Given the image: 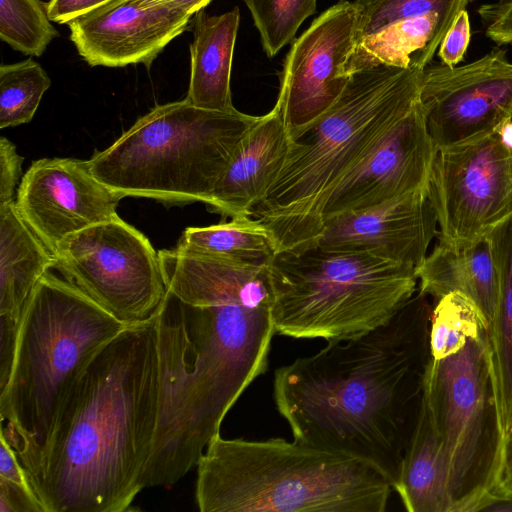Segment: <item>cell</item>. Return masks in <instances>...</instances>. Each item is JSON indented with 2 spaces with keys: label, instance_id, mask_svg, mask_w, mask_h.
<instances>
[{
  "label": "cell",
  "instance_id": "1",
  "mask_svg": "<svg viewBox=\"0 0 512 512\" xmlns=\"http://www.w3.org/2000/svg\"><path fill=\"white\" fill-rule=\"evenodd\" d=\"M431 313L418 291L385 324L279 367L273 396L293 438L366 462L393 487L422 408Z\"/></svg>",
  "mask_w": 512,
  "mask_h": 512
},
{
  "label": "cell",
  "instance_id": "2",
  "mask_svg": "<svg viewBox=\"0 0 512 512\" xmlns=\"http://www.w3.org/2000/svg\"><path fill=\"white\" fill-rule=\"evenodd\" d=\"M158 391L155 315L101 347L63 391L29 476L44 512L130 510L144 489Z\"/></svg>",
  "mask_w": 512,
  "mask_h": 512
},
{
  "label": "cell",
  "instance_id": "3",
  "mask_svg": "<svg viewBox=\"0 0 512 512\" xmlns=\"http://www.w3.org/2000/svg\"><path fill=\"white\" fill-rule=\"evenodd\" d=\"M156 319L158 415L144 489L172 486L197 466L228 411L266 372L276 333L271 301L257 292L190 305L167 291Z\"/></svg>",
  "mask_w": 512,
  "mask_h": 512
},
{
  "label": "cell",
  "instance_id": "4",
  "mask_svg": "<svg viewBox=\"0 0 512 512\" xmlns=\"http://www.w3.org/2000/svg\"><path fill=\"white\" fill-rule=\"evenodd\" d=\"M424 69L379 66L352 74L316 125L292 141L278 179L251 212L276 253L317 244L329 197L418 103Z\"/></svg>",
  "mask_w": 512,
  "mask_h": 512
},
{
  "label": "cell",
  "instance_id": "5",
  "mask_svg": "<svg viewBox=\"0 0 512 512\" xmlns=\"http://www.w3.org/2000/svg\"><path fill=\"white\" fill-rule=\"evenodd\" d=\"M196 468L201 512H384L393 490L374 466L297 439L218 433Z\"/></svg>",
  "mask_w": 512,
  "mask_h": 512
},
{
  "label": "cell",
  "instance_id": "6",
  "mask_svg": "<svg viewBox=\"0 0 512 512\" xmlns=\"http://www.w3.org/2000/svg\"><path fill=\"white\" fill-rule=\"evenodd\" d=\"M127 327L63 277L48 271L39 281L23 310L9 373L0 385V434L28 477L63 391L84 364Z\"/></svg>",
  "mask_w": 512,
  "mask_h": 512
},
{
  "label": "cell",
  "instance_id": "7",
  "mask_svg": "<svg viewBox=\"0 0 512 512\" xmlns=\"http://www.w3.org/2000/svg\"><path fill=\"white\" fill-rule=\"evenodd\" d=\"M260 117L236 108H200L185 98L157 105L88 163L93 175L122 198L207 204Z\"/></svg>",
  "mask_w": 512,
  "mask_h": 512
},
{
  "label": "cell",
  "instance_id": "8",
  "mask_svg": "<svg viewBox=\"0 0 512 512\" xmlns=\"http://www.w3.org/2000/svg\"><path fill=\"white\" fill-rule=\"evenodd\" d=\"M268 268L276 333L327 342L385 324L415 295L418 282L411 265L317 245L275 253Z\"/></svg>",
  "mask_w": 512,
  "mask_h": 512
},
{
  "label": "cell",
  "instance_id": "9",
  "mask_svg": "<svg viewBox=\"0 0 512 512\" xmlns=\"http://www.w3.org/2000/svg\"><path fill=\"white\" fill-rule=\"evenodd\" d=\"M424 399L445 454L451 512H470L499 486L506 437L486 324L454 352L430 357Z\"/></svg>",
  "mask_w": 512,
  "mask_h": 512
},
{
  "label": "cell",
  "instance_id": "10",
  "mask_svg": "<svg viewBox=\"0 0 512 512\" xmlns=\"http://www.w3.org/2000/svg\"><path fill=\"white\" fill-rule=\"evenodd\" d=\"M54 268L128 326L154 317L167 294L159 251L120 216L65 238Z\"/></svg>",
  "mask_w": 512,
  "mask_h": 512
},
{
  "label": "cell",
  "instance_id": "11",
  "mask_svg": "<svg viewBox=\"0 0 512 512\" xmlns=\"http://www.w3.org/2000/svg\"><path fill=\"white\" fill-rule=\"evenodd\" d=\"M427 192L438 241L470 247L512 215V150L498 132L438 148Z\"/></svg>",
  "mask_w": 512,
  "mask_h": 512
},
{
  "label": "cell",
  "instance_id": "12",
  "mask_svg": "<svg viewBox=\"0 0 512 512\" xmlns=\"http://www.w3.org/2000/svg\"><path fill=\"white\" fill-rule=\"evenodd\" d=\"M358 23L354 2L339 0L292 42L275 103L292 141L310 131L345 89L349 77L342 73L357 43Z\"/></svg>",
  "mask_w": 512,
  "mask_h": 512
},
{
  "label": "cell",
  "instance_id": "13",
  "mask_svg": "<svg viewBox=\"0 0 512 512\" xmlns=\"http://www.w3.org/2000/svg\"><path fill=\"white\" fill-rule=\"evenodd\" d=\"M420 103L436 147L496 133L512 118V63L503 49L462 65H427Z\"/></svg>",
  "mask_w": 512,
  "mask_h": 512
},
{
  "label": "cell",
  "instance_id": "14",
  "mask_svg": "<svg viewBox=\"0 0 512 512\" xmlns=\"http://www.w3.org/2000/svg\"><path fill=\"white\" fill-rule=\"evenodd\" d=\"M121 199L93 175L88 160L54 157L31 164L18 186L15 205L53 253L68 236L118 217Z\"/></svg>",
  "mask_w": 512,
  "mask_h": 512
},
{
  "label": "cell",
  "instance_id": "15",
  "mask_svg": "<svg viewBox=\"0 0 512 512\" xmlns=\"http://www.w3.org/2000/svg\"><path fill=\"white\" fill-rule=\"evenodd\" d=\"M191 16L154 0H114L67 23L90 66L147 67L187 28Z\"/></svg>",
  "mask_w": 512,
  "mask_h": 512
},
{
  "label": "cell",
  "instance_id": "16",
  "mask_svg": "<svg viewBox=\"0 0 512 512\" xmlns=\"http://www.w3.org/2000/svg\"><path fill=\"white\" fill-rule=\"evenodd\" d=\"M437 225L424 187L338 215L325 224L316 245L326 251L368 253L418 268L438 234Z\"/></svg>",
  "mask_w": 512,
  "mask_h": 512
},
{
  "label": "cell",
  "instance_id": "17",
  "mask_svg": "<svg viewBox=\"0 0 512 512\" xmlns=\"http://www.w3.org/2000/svg\"><path fill=\"white\" fill-rule=\"evenodd\" d=\"M435 153L419 99L378 149L329 197L323 210L324 227L343 213L427 187Z\"/></svg>",
  "mask_w": 512,
  "mask_h": 512
},
{
  "label": "cell",
  "instance_id": "18",
  "mask_svg": "<svg viewBox=\"0 0 512 512\" xmlns=\"http://www.w3.org/2000/svg\"><path fill=\"white\" fill-rule=\"evenodd\" d=\"M291 143L281 111L275 104L237 146L207 208L223 219L251 216L278 179Z\"/></svg>",
  "mask_w": 512,
  "mask_h": 512
},
{
  "label": "cell",
  "instance_id": "19",
  "mask_svg": "<svg viewBox=\"0 0 512 512\" xmlns=\"http://www.w3.org/2000/svg\"><path fill=\"white\" fill-rule=\"evenodd\" d=\"M50 249L19 214L0 205V371L10 368L23 310L41 278L54 268Z\"/></svg>",
  "mask_w": 512,
  "mask_h": 512
},
{
  "label": "cell",
  "instance_id": "20",
  "mask_svg": "<svg viewBox=\"0 0 512 512\" xmlns=\"http://www.w3.org/2000/svg\"><path fill=\"white\" fill-rule=\"evenodd\" d=\"M415 272L421 293L434 301L453 292L464 295L490 328L498 304L499 278L487 237L462 249L438 241Z\"/></svg>",
  "mask_w": 512,
  "mask_h": 512
},
{
  "label": "cell",
  "instance_id": "21",
  "mask_svg": "<svg viewBox=\"0 0 512 512\" xmlns=\"http://www.w3.org/2000/svg\"><path fill=\"white\" fill-rule=\"evenodd\" d=\"M240 23L238 7L209 16L203 10L194 20L190 44V78L185 99L200 108L234 109L230 79Z\"/></svg>",
  "mask_w": 512,
  "mask_h": 512
},
{
  "label": "cell",
  "instance_id": "22",
  "mask_svg": "<svg viewBox=\"0 0 512 512\" xmlns=\"http://www.w3.org/2000/svg\"><path fill=\"white\" fill-rule=\"evenodd\" d=\"M450 26L437 12L388 25L356 43L342 74L349 77L358 71L379 66L424 69Z\"/></svg>",
  "mask_w": 512,
  "mask_h": 512
},
{
  "label": "cell",
  "instance_id": "23",
  "mask_svg": "<svg viewBox=\"0 0 512 512\" xmlns=\"http://www.w3.org/2000/svg\"><path fill=\"white\" fill-rule=\"evenodd\" d=\"M393 490L409 512H451L445 454L424 398Z\"/></svg>",
  "mask_w": 512,
  "mask_h": 512
},
{
  "label": "cell",
  "instance_id": "24",
  "mask_svg": "<svg viewBox=\"0 0 512 512\" xmlns=\"http://www.w3.org/2000/svg\"><path fill=\"white\" fill-rule=\"evenodd\" d=\"M499 278V297L489 328L502 426L512 416V215L487 236Z\"/></svg>",
  "mask_w": 512,
  "mask_h": 512
},
{
  "label": "cell",
  "instance_id": "25",
  "mask_svg": "<svg viewBox=\"0 0 512 512\" xmlns=\"http://www.w3.org/2000/svg\"><path fill=\"white\" fill-rule=\"evenodd\" d=\"M176 247L248 263H269L276 253L270 232L251 216H237L229 222L209 226L187 227Z\"/></svg>",
  "mask_w": 512,
  "mask_h": 512
},
{
  "label": "cell",
  "instance_id": "26",
  "mask_svg": "<svg viewBox=\"0 0 512 512\" xmlns=\"http://www.w3.org/2000/svg\"><path fill=\"white\" fill-rule=\"evenodd\" d=\"M51 80L32 58L0 67V128L29 123Z\"/></svg>",
  "mask_w": 512,
  "mask_h": 512
},
{
  "label": "cell",
  "instance_id": "27",
  "mask_svg": "<svg viewBox=\"0 0 512 512\" xmlns=\"http://www.w3.org/2000/svg\"><path fill=\"white\" fill-rule=\"evenodd\" d=\"M58 35L51 24L47 3L0 0V38L14 50L39 57Z\"/></svg>",
  "mask_w": 512,
  "mask_h": 512
},
{
  "label": "cell",
  "instance_id": "28",
  "mask_svg": "<svg viewBox=\"0 0 512 512\" xmlns=\"http://www.w3.org/2000/svg\"><path fill=\"white\" fill-rule=\"evenodd\" d=\"M258 30L262 48L273 58L295 40L301 24L316 12L317 0H243Z\"/></svg>",
  "mask_w": 512,
  "mask_h": 512
},
{
  "label": "cell",
  "instance_id": "29",
  "mask_svg": "<svg viewBox=\"0 0 512 512\" xmlns=\"http://www.w3.org/2000/svg\"><path fill=\"white\" fill-rule=\"evenodd\" d=\"M481 324H486L482 315L464 295L453 292L439 298L431 313L430 357L441 358L459 349Z\"/></svg>",
  "mask_w": 512,
  "mask_h": 512
},
{
  "label": "cell",
  "instance_id": "30",
  "mask_svg": "<svg viewBox=\"0 0 512 512\" xmlns=\"http://www.w3.org/2000/svg\"><path fill=\"white\" fill-rule=\"evenodd\" d=\"M473 0H355L359 14L357 42L395 22L432 12L453 23Z\"/></svg>",
  "mask_w": 512,
  "mask_h": 512
},
{
  "label": "cell",
  "instance_id": "31",
  "mask_svg": "<svg viewBox=\"0 0 512 512\" xmlns=\"http://www.w3.org/2000/svg\"><path fill=\"white\" fill-rule=\"evenodd\" d=\"M21 156L16 146L6 137H0V205L15 201L17 186L23 177Z\"/></svg>",
  "mask_w": 512,
  "mask_h": 512
},
{
  "label": "cell",
  "instance_id": "32",
  "mask_svg": "<svg viewBox=\"0 0 512 512\" xmlns=\"http://www.w3.org/2000/svg\"><path fill=\"white\" fill-rule=\"evenodd\" d=\"M486 36L498 45L512 43V0H495L479 6Z\"/></svg>",
  "mask_w": 512,
  "mask_h": 512
},
{
  "label": "cell",
  "instance_id": "33",
  "mask_svg": "<svg viewBox=\"0 0 512 512\" xmlns=\"http://www.w3.org/2000/svg\"><path fill=\"white\" fill-rule=\"evenodd\" d=\"M471 37L466 9L461 10L439 45L438 56L444 65L454 67L462 61Z\"/></svg>",
  "mask_w": 512,
  "mask_h": 512
},
{
  "label": "cell",
  "instance_id": "34",
  "mask_svg": "<svg viewBox=\"0 0 512 512\" xmlns=\"http://www.w3.org/2000/svg\"><path fill=\"white\" fill-rule=\"evenodd\" d=\"M0 512H44L32 487L0 479Z\"/></svg>",
  "mask_w": 512,
  "mask_h": 512
},
{
  "label": "cell",
  "instance_id": "35",
  "mask_svg": "<svg viewBox=\"0 0 512 512\" xmlns=\"http://www.w3.org/2000/svg\"><path fill=\"white\" fill-rule=\"evenodd\" d=\"M112 1L114 0H50L47 3L48 15L53 22L67 24Z\"/></svg>",
  "mask_w": 512,
  "mask_h": 512
},
{
  "label": "cell",
  "instance_id": "36",
  "mask_svg": "<svg viewBox=\"0 0 512 512\" xmlns=\"http://www.w3.org/2000/svg\"><path fill=\"white\" fill-rule=\"evenodd\" d=\"M470 512H512V488L493 489L478 500Z\"/></svg>",
  "mask_w": 512,
  "mask_h": 512
},
{
  "label": "cell",
  "instance_id": "37",
  "mask_svg": "<svg viewBox=\"0 0 512 512\" xmlns=\"http://www.w3.org/2000/svg\"><path fill=\"white\" fill-rule=\"evenodd\" d=\"M501 488H512V433L505 437L502 468L499 480Z\"/></svg>",
  "mask_w": 512,
  "mask_h": 512
},
{
  "label": "cell",
  "instance_id": "38",
  "mask_svg": "<svg viewBox=\"0 0 512 512\" xmlns=\"http://www.w3.org/2000/svg\"><path fill=\"white\" fill-rule=\"evenodd\" d=\"M176 8L191 17L202 11L212 0H154Z\"/></svg>",
  "mask_w": 512,
  "mask_h": 512
},
{
  "label": "cell",
  "instance_id": "39",
  "mask_svg": "<svg viewBox=\"0 0 512 512\" xmlns=\"http://www.w3.org/2000/svg\"><path fill=\"white\" fill-rule=\"evenodd\" d=\"M498 133L503 143L512 150V118L502 125Z\"/></svg>",
  "mask_w": 512,
  "mask_h": 512
},
{
  "label": "cell",
  "instance_id": "40",
  "mask_svg": "<svg viewBox=\"0 0 512 512\" xmlns=\"http://www.w3.org/2000/svg\"><path fill=\"white\" fill-rule=\"evenodd\" d=\"M510 433H512V416H511L510 425H509V429H508L507 434H510Z\"/></svg>",
  "mask_w": 512,
  "mask_h": 512
}]
</instances>
